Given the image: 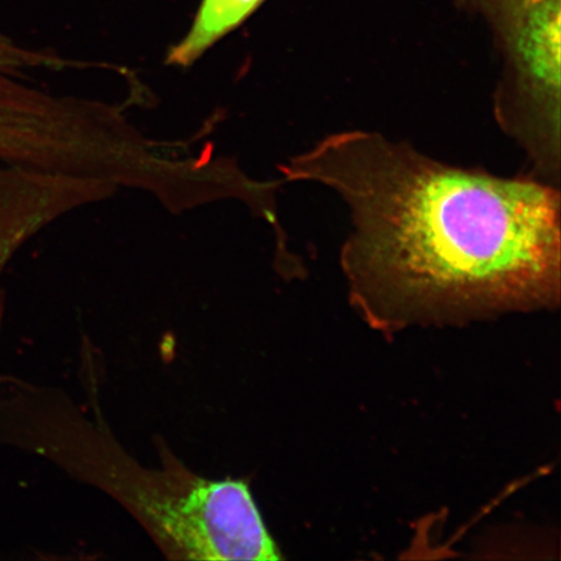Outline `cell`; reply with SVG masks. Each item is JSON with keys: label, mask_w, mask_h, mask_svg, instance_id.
Instances as JSON below:
<instances>
[{"label": "cell", "mask_w": 561, "mask_h": 561, "mask_svg": "<svg viewBox=\"0 0 561 561\" xmlns=\"http://www.w3.org/2000/svg\"><path fill=\"white\" fill-rule=\"evenodd\" d=\"M87 377L89 410L58 390L21 394V445L121 504L168 559L280 558L248 481L195 473L163 442L158 445L161 467L140 465L105 423L94 375L87 371Z\"/></svg>", "instance_id": "cell-2"}, {"label": "cell", "mask_w": 561, "mask_h": 561, "mask_svg": "<svg viewBox=\"0 0 561 561\" xmlns=\"http://www.w3.org/2000/svg\"><path fill=\"white\" fill-rule=\"evenodd\" d=\"M279 171L345 203L343 275L380 331L559 305L557 185L447 164L368 130L327 136Z\"/></svg>", "instance_id": "cell-1"}, {"label": "cell", "mask_w": 561, "mask_h": 561, "mask_svg": "<svg viewBox=\"0 0 561 561\" xmlns=\"http://www.w3.org/2000/svg\"><path fill=\"white\" fill-rule=\"evenodd\" d=\"M486 20L512 89L550 85L561 72L560 0H459Z\"/></svg>", "instance_id": "cell-3"}, {"label": "cell", "mask_w": 561, "mask_h": 561, "mask_svg": "<svg viewBox=\"0 0 561 561\" xmlns=\"http://www.w3.org/2000/svg\"><path fill=\"white\" fill-rule=\"evenodd\" d=\"M265 0H202L191 30L171 47L167 65L192 67L217 42L240 27L261 9Z\"/></svg>", "instance_id": "cell-4"}]
</instances>
